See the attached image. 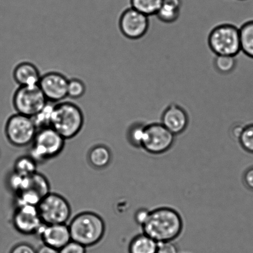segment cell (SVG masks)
Returning a JSON list of instances; mask_svg holds the SVG:
<instances>
[{"mask_svg": "<svg viewBox=\"0 0 253 253\" xmlns=\"http://www.w3.org/2000/svg\"><path fill=\"white\" fill-rule=\"evenodd\" d=\"M37 253H59V251L54 248L44 244L43 246L39 248Z\"/></svg>", "mask_w": 253, "mask_h": 253, "instance_id": "33", "label": "cell"}, {"mask_svg": "<svg viewBox=\"0 0 253 253\" xmlns=\"http://www.w3.org/2000/svg\"><path fill=\"white\" fill-rule=\"evenodd\" d=\"M239 1H248V0H239Z\"/></svg>", "mask_w": 253, "mask_h": 253, "instance_id": "34", "label": "cell"}, {"mask_svg": "<svg viewBox=\"0 0 253 253\" xmlns=\"http://www.w3.org/2000/svg\"><path fill=\"white\" fill-rule=\"evenodd\" d=\"M111 157L110 151L103 146H96L89 154V161L91 165L98 169L107 166L110 162Z\"/></svg>", "mask_w": 253, "mask_h": 253, "instance_id": "20", "label": "cell"}, {"mask_svg": "<svg viewBox=\"0 0 253 253\" xmlns=\"http://www.w3.org/2000/svg\"><path fill=\"white\" fill-rule=\"evenodd\" d=\"M189 120L185 110L174 104L166 108L161 121V123L175 136L185 132Z\"/></svg>", "mask_w": 253, "mask_h": 253, "instance_id": "14", "label": "cell"}, {"mask_svg": "<svg viewBox=\"0 0 253 253\" xmlns=\"http://www.w3.org/2000/svg\"><path fill=\"white\" fill-rule=\"evenodd\" d=\"M37 162L31 156L20 158L14 165V172L24 177H29L36 173Z\"/></svg>", "mask_w": 253, "mask_h": 253, "instance_id": "22", "label": "cell"}, {"mask_svg": "<svg viewBox=\"0 0 253 253\" xmlns=\"http://www.w3.org/2000/svg\"><path fill=\"white\" fill-rule=\"evenodd\" d=\"M71 239L85 247L93 246L103 239L105 224L95 213L85 212L74 218L69 225Z\"/></svg>", "mask_w": 253, "mask_h": 253, "instance_id": "2", "label": "cell"}, {"mask_svg": "<svg viewBox=\"0 0 253 253\" xmlns=\"http://www.w3.org/2000/svg\"><path fill=\"white\" fill-rule=\"evenodd\" d=\"M39 69L30 62L17 64L13 71V78L19 86L39 85L41 78Z\"/></svg>", "mask_w": 253, "mask_h": 253, "instance_id": "15", "label": "cell"}, {"mask_svg": "<svg viewBox=\"0 0 253 253\" xmlns=\"http://www.w3.org/2000/svg\"><path fill=\"white\" fill-rule=\"evenodd\" d=\"M156 253H178V250L173 241L158 242Z\"/></svg>", "mask_w": 253, "mask_h": 253, "instance_id": "29", "label": "cell"}, {"mask_svg": "<svg viewBox=\"0 0 253 253\" xmlns=\"http://www.w3.org/2000/svg\"><path fill=\"white\" fill-rule=\"evenodd\" d=\"M53 103L48 102L43 110L31 118L36 125L37 130L51 126L52 115L54 106Z\"/></svg>", "mask_w": 253, "mask_h": 253, "instance_id": "23", "label": "cell"}, {"mask_svg": "<svg viewBox=\"0 0 253 253\" xmlns=\"http://www.w3.org/2000/svg\"><path fill=\"white\" fill-rule=\"evenodd\" d=\"M86 248L79 243L71 240L59 250V253H86Z\"/></svg>", "mask_w": 253, "mask_h": 253, "instance_id": "28", "label": "cell"}, {"mask_svg": "<svg viewBox=\"0 0 253 253\" xmlns=\"http://www.w3.org/2000/svg\"><path fill=\"white\" fill-rule=\"evenodd\" d=\"M241 50L253 59V20L247 22L240 29Z\"/></svg>", "mask_w": 253, "mask_h": 253, "instance_id": "18", "label": "cell"}, {"mask_svg": "<svg viewBox=\"0 0 253 253\" xmlns=\"http://www.w3.org/2000/svg\"><path fill=\"white\" fill-rule=\"evenodd\" d=\"M150 211L142 208L136 212L135 215V220L138 224L141 225V227L145 224L147 220L149 214H150Z\"/></svg>", "mask_w": 253, "mask_h": 253, "instance_id": "30", "label": "cell"}, {"mask_svg": "<svg viewBox=\"0 0 253 253\" xmlns=\"http://www.w3.org/2000/svg\"><path fill=\"white\" fill-rule=\"evenodd\" d=\"M37 128L31 118L16 113L7 120L5 131L9 142L16 146H24L33 142Z\"/></svg>", "mask_w": 253, "mask_h": 253, "instance_id": "8", "label": "cell"}, {"mask_svg": "<svg viewBox=\"0 0 253 253\" xmlns=\"http://www.w3.org/2000/svg\"><path fill=\"white\" fill-rule=\"evenodd\" d=\"M238 141L244 150L253 154V123L245 126Z\"/></svg>", "mask_w": 253, "mask_h": 253, "instance_id": "26", "label": "cell"}, {"mask_svg": "<svg viewBox=\"0 0 253 253\" xmlns=\"http://www.w3.org/2000/svg\"><path fill=\"white\" fill-rule=\"evenodd\" d=\"M86 85L81 79L73 78L69 79L68 86V97L79 99L85 95Z\"/></svg>", "mask_w": 253, "mask_h": 253, "instance_id": "25", "label": "cell"}, {"mask_svg": "<svg viewBox=\"0 0 253 253\" xmlns=\"http://www.w3.org/2000/svg\"><path fill=\"white\" fill-rule=\"evenodd\" d=\"M211 48L217 55L236 56L241 51L240 30L230 25H223L210 34Z\"/></svg>", "mask_w": 253, "mask_h": 253, "instance_id": "6", "label": "cell"}, {"mask_svg": "<svg viewBox=\"0 0 253 253\" xmlns=\"http://www.w3.org/2000/svg\"><path fill=\"white\" fill-rule=\"evenodd\" d=\"M84 124V116L80 107L69 101L54 105L51 126L63 137L71 139L80 132Z\"/></svg>", "mask_w": 253, "mask_h": 253, "instance_id": "3", "label": "cell"}, {"mask_svg": "<svg viewBox=\"0 0 253 253\" xmlns=\"http://www.w3.org/2000/svg\"><path fill=\"white\" fill-rule=\"evenodd\" d=\"M163 0H129L130 7L148 17L156 15Z\"/></svg>", "mask_w": 253, "mask_h": 253, "instance_id": "21", "label": "cell"}, {"mask_svg": "<svg viewBox=\"0 0 253 253\" xmlns=\"http://www.w3.org/2000/svg\"><path fill=\"white\" fill-rule=\"evenodd\" d=\"M236 64L235 56L217 55L215 65L217 70L222 73H229L234 69Z\"/></svg>", "mask_w": 253, "mask_h": 253, "instance_id": "27", "label": "cell"}, {"mask_svg": "<svg viewBox=\"0 0 253 253\" xmlns=\"http://www.w3.org/2000/svg\"><path fill=\"white\" fill-rule=\"evenodd\" d=\"M13 224L17 231L25 235L37 234L43 225L38 208L33 206L17 207L13 216Z\"/></svg>", "mask_w": 253, "mask_h": 253, "instance_id": "12", "label": "cell"}, {"mask_svg": "<svg viewBox=\"0 0 253 253\" xmlns=\"http://www.w3.org/2000/svg\"><path fill=\"white\" fill-rule=\"evenodd\" d=\"M148 26V16L130 6L124 9L119 18L120 31L129 39L141 38L147 31Z\"/></svg>", "mask_w": 253, "mask_h": 253, "instance_id": "10", "label": "cell"}, {"mask_svg": "<svg viewBox=\"0 0 253 253\" xmlns=\"http://www.w3.org/2000/svg\"><path fill=\"white\" fill-rule=\"evenodd\" d=\"M49 185L46 178L39 173L29 176L25 190H31L38 193L42 198L46 197L49 193ZM22 190V191H23ZM22 192V191H21Z\"/></svg>", "mask_w": 253, "mask_h": 253, "instance_id": "19", "label": "cell"}, {"mask_svg": "<svg viewBox=\"0 0 253 253\" xmlns=\"http://www.w3.org/2000/svg\"><path fill=\"white\" fill-rule=\"evenodd\" d=\"M48 102L39 85L19 86L12 98L17 113L30 118L37 115Z\"/></svg>", "mask_w": 253, "mask_h": 253, "instance_id": "5", "label": "cell"}, {"mask_svg": "<svg viewBox=\"0 0 253 253\" xmlns=\"http://www.w3.org/2000/svg\"><path fill=\"white\" fill-rule=\"evenodd\" d=\"M37 233L41 236L44 245L58 250L72 240L70 230L66 224H43Z\"/></svg>", "mask_w": 253, "mask_h": 253, "instance_id": "13", "label": "cell"}, {"mask_svg": "<svg viewBox=\"0 0 253 253\" xmlns=\"http://www.w3.org/2000/svg\"><path fill=\"white\" fill-rule=\"evenodd\" d=\"M245 185L249 189L253 191V167L250 168L245 171L244 175Z\"/></svg>", "mask_w": 253, "mask_h": 253, "instance_id": "32", "label": "cell"}, {"mask_svg": "<svg viewBox=\"0 0 253 253\" xmlns=\"http://www.w3.org/2000/svg\"><path fill=\"white\" fill-rule=\"evenodd\" d=\"M175 135L161 123L146 126L141 148L152 155H161L169 150L174 143Z\"/></svg>", "mask_w": 253, "mask_h": 253, "instance_id": "9", "label": "cell"}, {"mask_svg": "<svg viewBox=\"0 0 253 253\" xmlns=\"http://www.w3.org/2000/svg\"><path fill=\"white\" fill-rule=\"evenodd\" d=\"M31 157L36 162H43L61 153L65 139L51 126L39 129L35 136Z\"/></svg>", "mask_w": 253, "mask_h": 253, "instance_id": "4", "label": "cell"}, {"mask_svg": "<svg viewBox=\"0 0 253 253\" xmlns=\"http://www.w3.org/2000/svg\"><path fill=\"white\" fill-rule=\"evenodd\" d=\"M40 216L43 224H66L71 214V208L68 201L62 196L49 193L40 202Z\"/></svg>", "mask_w": 253, "mask_h": 253, "instance_id": "7", "label": "cell"}, {"mask_svg": "<svg viewBox=\"0 0 253 253\" xmlns=\"http://www.w3.org/2000/svg\"><path fill=\"white\" fill-rule=\"evenodd\" d=\"M141 228L144 234L157 242L173 241L182 232L183 222L177 211L162 207L150 211L147 220Z\"/></svg>", "mask_w": 253, "mask_h": 253, "instance_id": "1", "label": "cell"}, {"mask_svg": "<svg viewBox=\"0 0 253 253\" xmlns=\"http://www.w3.org/2000/svg\"><path fill=\"white\" fill-rule=\"evenodd\" d=\"M10 253H37V252L31 245L21 244L14 247Z\"/></svg>", "mask_w": 253, "mask_h": 253, "instance_id": "31", "label": "cell"}, {"mask_svg": "<svg viewBox=\"0 0 253 253\" xmlns=\"http://www.w3.org/2000/svg\"><path fill=\"white\" fill-rule=\"evenodd\" d=\"M145 125L143 123L131 124L128 131L129 140L136 147L141 148L145 136Z\"/></svg>", "mask_w": 253, "mask_h": 253, "instance_id": "24", "label": "cell"}, {"mask_svg": "<svg viewBox=\"0 0 253 253\" xmlns=\"http://www.w3.org/2000/svg\"><path fill=\"white\" fill-rule=\"evenodd\" d=\"M69 79L58 72H49L42 76L39 83L40 88L47 101L58 103L68 97Z\"/></svg>", "mask_w": 253, "mask_h": 253, "instance_id": "11", "label": "cell"}, {"mask_svg": "<svg viewBox=\"0 0 253 253\" xmlns=\"http://www.w3.org/2000/svg\"><path fill=\"white\" fill-rule=\"evenodd\" d=\"M183 0H163L156 16L165 22H172L180 16Z\"/></svg>", "mask_w": 253, "mask_h": 253, "instance_id": "16", "label": "cell"}, {"mask_svg": "<svg viewBox=\"0 0 253 253\" xmlns=\"http://www.w3.org/2000/svg\"><path fill=\"white\" fill-rule=\"evenodd\" d=\"M158 242L144 234L134 237L129 245V253H156Z\"/></svg>", "mask_w": 253, "mask_h": 253, "instance_id": "17", "label": "cell"}]
</instances>
